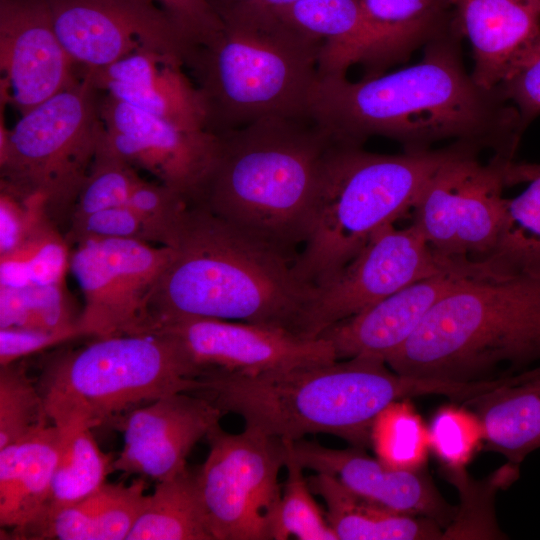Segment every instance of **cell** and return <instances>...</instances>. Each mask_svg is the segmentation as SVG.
Returning <instances> with one entry per match:
<instances>
[{"mask_svg":"<svg viewBox=\"0 0 540 540\" xmlns=\"http://www.w3.org/2000/svg\"><path fill=\"white\" fill-rule=\"evenodd\" d=\"M474 277L446 272L418 280L333 324L318 337L331 343L337 360L368 356L385 361L412 336L439 300L462 280Z\"/></svg>","mask_w":540,"mask_h":540,"instance_id":"obj_20","label":"cell"},{"mask_svg":"<svg viewBox=\"0 0 540 540\" xmlns=\"http://www.w3.org/2000/svg\"><path fill=\"white\" fill-rule=\"evenodd\" d=\"M196 380L192 393L240 416L245 427L287 441L330 434L360 449L371 445L375 419L396 401L441 395L465 404L484 390L479 382L402 375L368 356L259 374L203 368Z\"/></svg>","mask_w":540,"mask_h":540,"instance_id":"obj_2","label":"cell"},{"mask_svg":"<svg viewBox=\"0 0 540 540\" xmlns=\"http://www.w3.org/2000/svg\"><path fill=\"white\" fill-rule=\"evenodd\" d=\"M142 181L137 169L108 146L104 134L70 221L125 205Z\"/></svg>","mask_w":540,"mask_h":540,"instance_id":"obj_36","label":"cell"},{"mask_svg":"<svg viewBox=\"0 0 540 540\" xmlns=\"http://www.w3.org/2000/svg\"><path fill=\"white\" fill-rule=\"evenodd\" d=\"M496 88L516 108L524 133L540 115V39Z\"/></svg>","mask_w":540,"mask_h":540,"instance_id":"obj_41","label":"cell"},{"mask_svg":"<svg viewBox=\"0 0 540 540\" xmlns=\"http://www.w3.org/2000/svg\"><path fill=\"white\" fill-rule=\"evenodd\" d=\"M48 0H0L1 98L20 115L77 83Z\"/></svg>","mask_w":540,"mask_h":540,"instance_id":"obj_17","label":"cell"},{"mask_svg":"<svg viewBox=\"0 0 540 540\" xmlns=\"http://www.w3.org/2000/svg\"><path fill=\"white\" fill-rule=\"evenodd\" d=\"M206 439L209 453L197 475L214 540L270 539L285 441L250 427L229 433L220 424Z\"/></svg>","mask_w":540,"mask_h":540,"instance_id":"obj_11","label":"cell"},{"mask_svg":"<svg viewBox=\"0 0 540 540\" xmlns=\"http://www.w3.org/2000/svg\"><path fill=\"white\" fill-rule=\"evenodd\" d=\"M173 255L139 239H92L75 244L70 270L84 297L82 336L152 333L149 300Z\"/></svg>","mask_w":540,"mask_h":540,"instance_id":"obj_12","label":"cell"},{"mask_svg":"<svg viewBox=\"0 0 540 540\" xmlns=\"http://www.w3.org/2000/svg\"><path fill=\"white\" fill-rule=\"evenodd\" d=\"M446 479L460 494V507L443 530L442 539H505L495 516V495L519 478L520 468L509 463L488 479L476 481L463 468H445Z\"/></svg>","mask_w":540,"mask_h":540,"instance_id":"obj_32","label":"cell"},{"mask_svg":"<svg viewBox=\"0 0 540 540\" xmlns=\"http://www.w3.org/2000/svg\"><path fill=\"white\" fill-rule=\"evenodd\" d=\"M407 400L385 408L371 428L370 441L377 459L394 469L423 467L430 448L428 429Z\"/></svg>","mask_w":540,"mask_h":540,"instance_id":"obj_34","label":"cell"},{"mask_svg":"<svg viewBox=\"0 0 540 540\" xmlns=\"http://www.w3.org/2000/svg\"><path fill=\"white\" fill-rule=\"evenodd\" d=\"M154 331L174 337L200 371L259 374L337 360L331 343L322 337L247 322L181 316L158 321Z\"/></svg>","mask_w":540,"mask_h":540,"instance_id":"obj_15","label":"cell"},{"mask_svg":"<svg viewBox=\"0 0 540 540\" xmlns=\"http://www.w3.org/2000/svg\"><path fill=\"white\" fill-rule=\"evenodd\" d=\"M275 15L323 43L319 76L361 64L367 31L359 0H299Z\"/></svg>","mask_w":540,"mask_h":540,"instance_id":"obj_28","label":"cell"},{"mask_svg":"<svg viewBox=\"0 0 540 540\" xmlns=\"http://www.w3.org/2000/svg\"><path fill=\"white\" fill-rule=\"evenodd\" d=\"M219 18L226 16L260 17L275 15L299 0H206Z\"/></svg>","mask_w":540,"mask_h":540,"instance_id":"obj_44","label":"cell"},{"mask_svg":"<svg viewBox=\"0 0 540 540\" xmlns=\"http://www.w3.org/2000/svg\"><path fill=\"white\" fill-rule=\"evenodd\" d=\"M187 38L190 47L206 42L222 21L206 0H155Z\"/></svg>","mask_w":540,"mask_h":540,"instance_id":"obj_42","label":"cell"},{"mask_svg":"<svg viewBox=\"0 0 540 540\" xmlns=\"http://www.w3.org/2000/svg\"><path fill=\"white\" fill-rule=\"evenodd\" d=\"M60 433L52 423L0 449V526L24 539L48 500L59 455Z\"/></svg>","mask_w":540,"mask_h":540,"instance_id":"obj_24","label":"cell"},{"mask_svg":"<svg viewBox=\"0 0 540 540\" xmlns=\"http://www.w3.org/2000/svg\"><path fill=\"white\" fill-rule=\"evenodd\" d=\"M13 252L25 259L31 285L64 283L71 254L66 238L60 235L54 221L44 223Z\"/></svg>","mask_w":540,"mask_h":540,"instance_id":"obj_38","label":"cell"},{"mask_svg":"<svg viewBox=\"0 0 540 540\" xmlns=\"http://www.w3.org/2000/svg\"><path fill=\"white\" fill-rule=\"evenodd\" d=\"M200 369L161 331L97 338L51 357L37 384L58 427L106 424L138 405L194 392Z\"/></svg>","mask_w":540,"mask_h":540,"instance_id":"obj_8","label":"cell"},{"mask_svg":"<svg viewBox=\"0 0 540 540\" xmlns=\"http://www.w3.org/2000/svg\"><path fill=\"white\" fill-rule=\"evenodd\" d=\"M100 97L83 73L77 83L22 114L11 129L1 119L0 185L42 196L55 223L70 222L104 137Z\"/></svg>","mask_w":540,"mask_h":540,"instance_id":"obj_9","label":"cell"},{"mask_svg":"<svg viewBox=\"0 0 540 540\" xmlns=\"http://www.w3.org/2000/svg\"><path fill=\"white\" fill-rule=\"evenodd\" d=\"M58 37L83 70L109 66L138 52L183 64L190 44L155 0H48Z\"/></svg>","mask_w":540,"mask_h":540,"instance_id":"obj_14","label":"cell"},{"mask_svg":"<svg viewBox=\"0 0 540 540\" xmlns=\"http://www.w3.org/2000/svg\"><path fill=\"white\" fill-rule=\"evenodd\" d=\"M156 243L172 258L153 289L149 313L240 321L302 335L316 289L294 262L198 204H185L160 227Z\"/></svg>","mask_w":540,"mask_h":540,"instance_id":"obj_3","label":"cell"},{"mask_svg":"<svg viewBox=\"0 0 540 540\" xmlns=\"http://www.w3.org/2000/svg\"><path fill=\"white\" fill-rule=\"evenodd\" d=\"M304 469L336 477L357 495L391 511L431 519L443 530L454 519L457 507L448 503L423 469H394L362 449H332L317 442L292 443Z\"/></svg>","mask_w":540,"mask_h":540,"instance_id":"obj_19","label":"cell"},{"mask_svg":"<svg viewBox=\"0 0 540 540\" xmlns=\"http://www.w3.org/2000/svg\"><path fill=\"white\" fill-rule=\"evenodd\" d=\"M446 272L479 276L474 262H454L438 255L411 223L389 224L376 232L361 251L327 285L316 290L306 313L302 335L318 337L401 288Z\"/></svg>","mask_w":540,"mask_h":540,"instance_id":"obj_13","label":"cell"},{"mask_svg":"<svg viewBox=\"0 0 540 540\" xmlns=\"http://www.w3.org/2000/svg\"><path fill=\"white\" fill-rule=\"evenodd\" d=\"M145 478L105 482L90 496L59 512L38 539L126 540L143 511L148 495Z\"/></svg>","mask_w":540,"mask_h":540,"instance_id":"obj_27","label":"cell"},{"mask_svg":"<svg viewBox=\"0 0 540 540\" xmlns=\"http://www.w3.org/2000/svg\"><path fill=\"white\" fill-rule=\"evenodd\" d=\"M461 40L452 35L430 43L418 63L388 74L356 82L319 76L309 116L341 145L363 146L380 136L420 151L450 140L515 159L523 135L518 112L497 88L474 81Z\"/></svg>","mask_w":540,"mask_h":540,"instance_id":"obj_1","label":"cell"},{"mask_svg":"<svg viewBox=\"0 0 540 540\" xmlns=\"http://www.w3.org/2000/svg\"><path fill=\"white\" fill-rule=\"evenodd\" d=\"M68 243L92 239H139L148 242L145 223L127 205L105 208L70 221Z\"/></svg>","mask_w":540,"mask_h":540,"instance_id":"obj_40","label":"cell"},{"mask_svg":"<svg viewBox=\"0 0 540 540\" xmlns=\"http://www.w3.org/2000/svg\"><path fill=\"white\" fill-rule=\"evenodd\" d=\"M528 183L518 196L506 198L498 243L480 262L490 277L540 278V164H536Z\"/></svg>","mask_w":540,"mask_h":540,"instance_id":"obj_31","label":"cell"},{"mask_svg":"<svg viewBox=\"0 0 540 540\" xmlns=\"http://www.w3.org/2000/svg\"><path fill=\"white\" fill-rule=\"evenodd\" d=\"M185 58L212 134L274 117H308L323 43L277 15L220 18Z\"/></svg>","mask_w":540,"mask_h":540,"instance_id":"obj_6","label":"cell"},{"mask_svg":"<svg viewBox=\"0 0 540 540\" xmlns=\"http://www.w3.org/2000/svg\"><path fill=\"white\" fill-rule=\"evenodd\" d=\"M81 337L77 331H48L24 327L0 328V366Z\"/></svg>","mask_w":540,"mask_h":540,"instance_id":"obj_43","label":"cell"},{"mask_svg":"<svg viewBox=\"0 0 540 540\" xmlns=\"http://www.w3.org/2000/svg\"><path fill=\"white\" fill-rule=\"evenodd\" d=\"M473 408L483 429L485 450L497 452L520 468L540 449V365L475 399Z\"/></svg>","mask_w":540,"mask_h":540,"instance_id":"obj_25","label":"cell"},{"mask_svg":"<svg viewBox=\"0 0 540 540\" xmlns=\"http://www.w3.org/2000/svg\"><path fill=\"white\" fill-rule=\"evenodd\" d=\"M126 540H214L197 468L156 482Z\"/></svg>","mask_w":540,"mask_h":540,"instance_id":"obj_30","label":"cell"},{"mask_svg":"<svg viewBox=\"0 0 540 540\" xmlns=\"http://www.w3.org/2000/svg\"><path fill=\"white\" fill-rule=\"evenodd\" d=\"M56 427L60 433V445L49 497L39 519L24 539H38L41 531L59 512L90 496L113 472L115 457L100 450L91 428L75 425Z\"/></svg>","mask_w":540,"mask_h":540,"instance_id":"obj_29","label":"cell"},{"mask_svg":"<svg viewBox=\"0 0 540 540\" xmlns=\"http://www.w3.org/2000/svg\"><path fill=\"white\" fill-rule=\"evenodd\" d=\"M216 135L198 204L295 262L306 240L330 135L310 116L274 117Z\"/></svg>","mask_w":540,"mask_h":540,"instance_id":"obj_4","label":"cell"},{"mask_svg":"<svg viewBox=\"0 0 540 540\" xmlns=\"http://www.w3.org/2000/svg\"><path fill=\"white\" fill-rule=\"evenodd\" d=\"M184 68L174 56L138 52L83 73L102 93L182 129L207 131L203 98Z\"/></svg>","mask_w":540,"mask_h":540,"instance_id":"obj_21","label":"cell"},{"mask_svg":"<svg viewBox=\"0 0 540 540\" xmlns=\"http://www.w3.org/2000/svg\"><path fill=\"white\" fill-rule=\"evenodd\" d=\"M466 147L428 180L412 208V223L441 257L483 262L494 251L504 223L506 186L527 182L530 163L498 155L483 163Z\"/></svg>","mask_w":540,"mask_h":540,"instance_id":"obj_10","label":"cell"},{"mask_svg":"<svg viewBox=\"0 0 540 540\" xmlns=\"http://www.w3.org/2000/svg\"><path fill=\"white\" fill-rule=\"evenodd\" d=\"M44 400L25 365L0 366V449L49 425Z\"/></svg>","mask_w":540,"mask_h":540,"instance_id":"obj_35","label":"cell"},{"mask_svg":"<svg viewBox=\"0 0 540 540\" xmlns=\"http://www.w3.org/2000/svg\"><path fill=\"white\" fill-rule=\"evenodd\" d=\"M100 115L114 152L187 203L196 199L213 161L215 134L182 129L102 92Z\"/></svg>","mask_w":540,"mask_h":540,"instance_id":"obj_16","label":"cell"},{"mask_svg":"<svg viewBox=\"0 0 540 540\" xmlns=\"http://www.w3.org/2000/svg\"><path fill=\"white\" fill-rule=\"evenodd\" d=\"M430 448L445 468H463L483 442V429L475 413L447 405L434 415L428 429Z\"/></svg>","mask_w":540,"mask_h":540,"instance_id":"obj_37","label":"cell"},{"mask_svg":"<svg viewBox=\"0 0 540 540\" xmlns=\"http://www.w3.org/2000/svg\"><path fill=\"white\" fill-rule=\"evenodd\" d=\"M359 2L367 31L360 64L365 70L364 77L383 74L418 48L452 35L461 36L452 0Z\"/></svg>","mask_w":540,"mask_h":540,"instance_id":"obj_23","label":"cell"},{"mask_svg":"<svg viewBox=\"0 0 540 540\" xmlns=\"http://www.w3.org/2000/svg\"><path fill=\"white\" fill-rule=\"evenodd\" d=\"M30 285L25 259L16 252L0 255V287L21 289Z\"/></svg>","mask_w":540,"mask_h":540,"instance_id":"obj_45","label":"cell"},{"mask_svg":"<svg viewBox=\"0 0 540 540\" xmlns=\"http://www.w3.org/2000/svg\"><path fill=\"white\" fill-rule=\"evenodd\" d=\"M307 479L314 495L326 504V519L338 540L442 539L443 528L435 521L375 504L330 474L316 473Z\"/></svg>","mask_w":540,"mask_h":540,"instance_id":"obj_26","label":"cell"},{"mask_svg":"<svg viewBox=\"0 0 540 540\" xmlns=\"http://www.w3.org/2000/svg\"><path fill=\"white\" fill-rule=\"evenodd\" d=\"M49 220L52 219L42 196L22 195L1 186L0 255L9 254L18 249Z\"/></svg>","mask_w":540,"mask_h":540,"instance_id":"obj_39","label":"cell"},{"mask_svg":"<svg viewBox=\"0 0 540 540\" xmlns=\"http://www.w3.org/2000/svg\"><path fill=\"white\" fill-rule=\"evenodd\" d=\"M284 441L287 479L271 518L270 539L286 540L294 536L301 540H338L313 497L304 468L295 457L293 441Z\"/></svg>","mask_w":540,"mask_h":540,"instance_id":"obj_33","label":"cell"},{"mask_svg":"<svg viewBox=\"0 0 540 540\" xmlns=\"http://www.w3.org/2000/svg\"><path fill=\"white\" fill-rule=\"evenodd\" d=\"M468 145L400 154L333 144L324 160L310 228L294 262L297 276L319 289L332 281L383 227L412 211L433 174Z\"/></svg>","mask_w":540,"mask_h":540,"instance_id":"obj_7","label":"cell"},{"mask_svg":"<svg viewBox=\"0 0 540 540\" xmlns=\"http://www.w3.org/2000/svg\"><path fill=\"white\" fill-rule=\"evenodd\" d=\"M223 415L208 399L178 392L113 417L106 425L121 432L124 440L113 472L156 482L174 477L187 468L195 444L220 424Z\"/></svg>","mask_w":540,"mask_h":540,"instance_id":"obj_18","label":"cell"},{"mask_svg":"<svg viewBox=\"0 0 540 540\" xmlns=\"http://www.w3.org/2000/svg\"><path fill=\"white\" fill-rule=\"evenodd\" d=\"M456 25L472 47L471 75L496 87L540 39V0H452Z\"/></svg>","mask_w":540,"mask_h":540,"instance_id":"obj_22","label":"cell"},{"mask_svg":"<svg viewBox=\"0 0 540 540\" xmlns=\"http://www.w3.org/2000/svg\"><path fill=\"white\" fill-rule=\"evenodd\" d=\"M395 372L458 382H490L540 365V278L462 280L390 355Z\"/></svg>","mask_w":540,"mask_h":540,"instance_id":"obj_5","label":"cell"}]
</instances>
